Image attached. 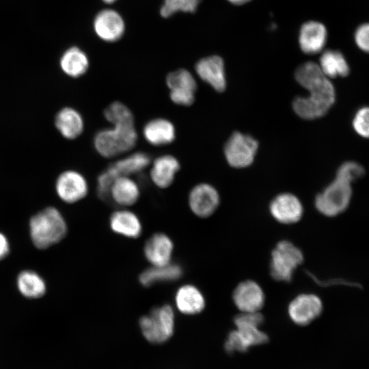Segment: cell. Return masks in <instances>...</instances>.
<instances>
[{"mask_svg":"<svg viewBox=\"0 0 369 369\" xmlns=\"http://www.w3.org/2000/svg\"><path fill=\"white\" fill-rule=\"evenodd\" d=\"M297 82L309 93L307 96L295 98L292 107L295 113L305 120L319 118L333 105L336 93L333 84L318 64L308 62L295 71Z\"/></svg>","mask_w":369,"mask_h":369,"instance_id":"obj_1","label":"cell"},{"mask_svg":"<svg viewBox=\"0 0 369 369\" xmlns=\"http://www.w3.org/2000/svg\"><path fill=\"white\" fill-rule=\"evenodd\" d=\"M67 224L55 207H47L34 215L29 221V232L33 245L46 249L61 241L67 232Z\"/></svg>","mask_w":369,"mask_h":369,"instance_id":"obj_2","label":"cell"},{"mask_svg":"<svg viewBox=\"0 0 369 369\" xmlns=\"http://www.w3.org/2000/svg\"><path fill=\"white\" fill-rule=\"evenodd\" d=\"M137 139L135 125H116L97 131L93 139V145L98 154L110 159L131 150Z\"/></svg>","mask_w":369,"mask_h":369,"instance_id":"obj_3","label":"cell"},{"mask_svg":"<svg viewBox=\"0 0 369 369\" xmlns=\"http://www.w3.org/2000/svg\"><path fill=\"white\" fill-rule=\"evenodd\" d=\"M139 325L142 335L152 344H162L174 334L175 314L172 307L165 304L152 309L141 316Z\"/></svg>","mask_w":369,"mask_h":369,"instance_id":"obj_4","label":"cell"},{"mask_svg":"<svg viewBox=\"0 0 369 369\" xmlns=\"http://www.w3.org/2000/svg\"><path fill=\"white\" fill-rule=\"evenodd\" d=\"M351 183L336 177L317 195L314 204L317 210L327 217H335L349 206L352 197Z\"/></svg>","mask_w":369,"mask_h":369,"instance_id":"obj_5","label":"cell"},{"mask_svg":"<svg viewBox=\"0 0 369 369\" xmlns=\"http://www.w3.org/2000/svg\"><path fill=\"white\" fill-rule=\"evenodd\" d=\"M303 261V254L297 246L289 241H281L271 252L270 274L277 281L290 282Z\"/></svg>","mask_w":369,"mask_h":369,"instance_id":"obj_6","label":"cell"},{"mask_svg":"<svg viewBox=\"0 0 369 369\" xmlns=\"http://www.w3.org/2000/svg\"><path fill=\"white\" fill-rule=\"evenodd\" d=\"M236 329L230 331L224 344L228 353L245 352L251 346L267 342V335L259 329L260 324L249 319L235 318Z\"/></svg>","mask_w":369,"mask_h":369,"instance_id":"obj_7","label":"cell"},{"mask_svg":"<svg viewBox=\"0 0 369 369\" xmlns=\"http://www.w3.org/2000/svg\"><path fill=\"white\" fill-rule=\"evenodd\" d=\"M258 147V141L250 135L234 132L225 144V156L234 167H247L254 161Z\"/></svg>","mask_w":369,"mask_h":369,"instance_id":"obj_8","label":"cell"},{"mask_svg":"<svg viewBox=\"0 0 369 369\" xmlns=\"http://www.w3.org/2000/svg\"><path fill=\"white\" fill-rule=\"evenodd\" d=\"M165 81L173 103L180 106H190L193 103L197 83L189 71L186 69L173 71L167 74Z\"/></svg>","mask_w":369,"mask_h":369,"instance_id":"obj_9","label":"cell"},{"mask_svg":"<svg viewBox=\"0 0 369 369\" xmlns=\"http://www.w3.org/2000/svg\"><path fill=\"white\" fill-rule=\"evenodd\" d=\"M323 303L318 296L312 293L297 295L288 306L290 319L296 325L305 326L318 317L323 312Z\"/></svg>","mask_w":369,"mask_h":369,"instance_id":"obj_10","label":"cell"},{"mask_svg":"<svg viewBox=\"0 0 369 369\" xmlns=\"http://www.w3.org/2000/svg\"><path fill=\"white\" fill-rule=\"evenodd\" d=\"M55 190L63 202L72 204L87 196L89 185L82 174L75 170H66L57 178Z\"/></svg>","mask_w":369,"mask_h":369,"instance_id":"obj_11","label":"cell"},{"mask_svg":"<svg viewBox=\"0 0 369 369\" xmlns=\"http://www.w3.org/2000/svg\"><path fill=\"white\" fill-rule=\"evenodd\" d=\"M188 203L192 213L201 218L213 215L219 204L217 191L207 183H200L192 188Z\"/></svg>","mask_w":369,"mask_h":369,"instance_id":"obj_12","label":"cell"},{"mask_svg":"<svg viewBox=\"0 0 369 369\" xmlns=\"http://www.w3.org/2000/svg\"><path fill=\"white\" fill-rule=\"evenodd\" d=\"M235 306L241 312H258L264 305V293L261 286L253 280L238 284L232 293Z\"/></svg>","mask_w":369,"mask_h":369,"instance_id":"obj_13","label":"cell"},{"mask_svg":"<svg viewBox=\"0 0 369 369\" xmlns=\"http://www.w3.org/2000/svg\"><path fill=\"white\" fill-rule=\"evenodd\" d=\"M269 212L273 219L283 224H292L299 221L303 208L297 196L289 193L277 195L269 204Z\"/></svg>","mask_w":369,"mask_h":369,"instance_id":"obj_14","label":"cell"},{"mask_svg":"<svg viewBox=\"0 0 369 369\" xmlns=\"http://www.w3.org/2000/svg\"><path fill=\"white\" fill-rule=\"evenodd\" d=\"M174 243L169 236L162 232L152 234L146 242L144 254L152 266H164L171 263Z\"/></svg>","mask_w":369,"mask_h":369,"instance_id":"obj_15","label":"cell"},{"mask_svg":"<svg viewBox=\"0 0 369 369\" xmlns=\"http://www.w3.org/2000/svg\"><path fill=\"white\" fill-rule=\"evenodd\" d=\"M180 168V162L174 155L166 154L159 156L152 163L150 180L157 187L166 189L174 182Z\"/></svg>","mask_w":369,"mask_h":369,"instance_id":"obj_16","label":"cell"},{"mask_svg":"<svg viewBox=\"0 0 369 369\" xmlns=\"http://www.w3.org/2000/svg\"><path fill=\"white\" fill-rule=\"evenodd\" d=\"M195 71L202 80L216 91L221 92L226 89L224 64L220 57L213 55L200 59L196 64Z\"/></svg>","mask_w":369,"mask_h":369,"instance_id":"obj_17","label":"cell"},{"mask_svg":"<svg viewBox=\"0 0 369 369\" xmlns=\"http://www.w3.org/2000/svg\"><path fill=\"white\" fill-rule=\"evenodd\" d=\"M327 39L325 26L318 21H308L300 29L299 42L301 49L306 54L314 55L324 48Z\"/></svg>","mask_w":369,"mask_h":369,"instance_id":"obj_18","label":"cell"},{"mask_svg":"<svg viewBox=\"0 0 369 369\" xmlns=\"http://www.w3.org/2000/svg\"><path fill=\"white\" fill-rule=\"evenodd\" d=\"M142 132L146 141L154 146L170 144L176 137L174 124L164 118L149 120L144 125Z\"/></svg>","mask_w":369,"mask_h":369,"instance_id":"obj_19","label":"cell"},{"mask_svg":"<svg viewBox=\"0 0 369 369\" xmlns=\"http://www.w3.org/2000/svg\"><path fill=\"white\" fill-rule=\"evenodd\" d=\"M139 197V187L131 176L116 178L110 189L109 200L122 208L135 204Z\"/></svg>","mask_w":369,"mask_h":369,"instance_id":"obj_20","label":"cell"},{"mask_svg":"<svg viewBox=\"0 0 369 369\" xmlns=\"http://www.w3.org/2000/svg\"><path fill=\"white\" fill-rule=\"evenodd\" d=\"M109 226L115 234L129 238H138L143 230L138 216L133 211L125 208L112 213L109 217Z\"/></svg>","mask_w":369,"mask_h":369,"instance_id":"obj_21","label":"cell"},{"mask_svg":"<svg viewBox=\"0 0 369 369\" xmlns=\"http://www.w3.org/2000/svg\"><path fill=\"white\" fill-rule=\"evenodd\" d=\"M94 25L97 35L106 41H115L122 36L124 31L122 17L112 10H105L98 13Z\"/></svg>","mask_w":369,"mask_h":369,"instance_id":"obj_22","label":"cell"},{"mask_svg":"<svg viewBox=\"0 0 369 369\" xmlns=\"http://www.w3.org/2000/svg\"><path fill=\"white\" fill-rule=\"evenodd\" d=\"M174 300L178 310L186 315L197 314L206 305L202 292L192 284L181 286L176 292Z\"/></svg>","mask_w":369,"mask_h":369,"instance_id":"obj_23","label":"cell"},{"mask_svg":"<svg viewBox=\"0 0 369 369\" xmlns=\"http://www.w3.org/2000/svg\"><path fill=\"white\" fill-rule=\"evenodd\" d=\"M55 124L61 135L68 139L79 137L85 126L81 114L72 107L60 109L55 116Z\"/></svg>","mask_w":369,"mask_h":369,"instance_id":"obj_24","label":"cell"},{"mask_svg":"<svg viewBox=\"0 0 369 369\" xmlns=\"http://www.w3.org/2000/svg\"><path fill=\"white\" fill-rule=\"evenodd\" d=\"M151 163L150 155L136 152L114 161L107 168L115 178L131 176L144 170Z\"/></svg>","mask_w":369,"mask_h":369,"instance_id":"obj_25","label":"cell"},{"mask_svg":"<svg viewBox=\"0 0 369 369\" xmlns=\"http://www.w3.org/2000/svg\"><path fill=\"white\" fill-rule=\"evenodd\" d=\"M183 270L180 265L169 263L164 266H152L144 270L139 277L140 284L149 287L156 283L174 282L181 277Z\"/></svg>","mask_w":369,"mask_h":369,"instance_id":"obj_26","label":"cell"},{"mask_svg":"<svg viewBox=\"0 0 369 369\" xmlns=\"http://www.w3.org/2000/svg\"><path fill=\"white\" fill-rule=\"evenodd\" d=\"M318 65L328 78L344 77L350 72L345 57L338 50L329 49L324 51L320 55Z\"/></svg>","mask_w":369,"mask_h":369,"instance_id":"obj_27","label":"cell"},{"mask_svg":"<svg viewBox=\"0 0 369 369\" xmlns=\"http://www.w3.org/2000/svg\"><path fill=\"white\" fill-rule=\"evenodd\" d=\"M60 66L66 74L77 78L84 74L87 70L89 60L81 50L77 47H72L62 56Z\"/></svg>","mask_w":369,"mask_h":369,"instance_id":"obj_28","label":"cell"},{"mask_svg":"<svg viewBox=\"0 0 369 369\" xmlns=\"http://www.w3.org/2000/svg\"><path fill=\"white\" fill-rule=\"evenodd\" d=\"M17 287L21 295L29 299L40 298L46 290L44 280L37 273L30 270L18 274Z\"/></svg>","mask_w":369,"mask_h":369,"instance_id":"obj_29","label":"cell"},{"mask_svg":"<svg viewBox=\"0 0 369 369\" xmlns=\"http://www.w3.org/2000/svg\"><path fill=\"white\" fill-rule=\"evenodd\" d=\"M104 117L111 126L135 125V118L131 110L124 103L114 101L104 110Z\"/></svg>","mask_w":369,"mask_h":369,"instance_id":"obj_30","label":"cell"},{"mask_svg":"<svg viewBox=\"0 0 369 369\" xmlns=\"http://www.w3.org/2000/svg\"><path fill=\"white\" fill-rule=\"evenodd\" d=\"M200 1V0H165L160 12L163 17L170 16L179 11L193 12Z\"/></svg>","mask_w":369,"mask_h":369,"instance_id":"obj_31","label":"cell"},{"mask_svg":"<svg viewBox=\"0 0 369 369\" xmlns=\"http://www.w3.org/2000/svg\"><path fill=\"white\" fill-rule=\"evenodd\" d=\"M364 168L355 161H347L342 164L336 172V177L351 183L364 175Z\"/></svg>","mask_w":369,"mask_h":369,"instance_id":"obj_32","label":"cell"},{"mask_svg":"<svg viewBox=\"0 0 369 369\" xmlns=\"http://www.w3.org/2000/svg\"><path fill=\"white\" fill-rule=\"evenodd\" d=\"M353 127L359 135L369 138V107L357 111L353 119Z\"/></svg>","mask_w":369,"mask_h":369,"instance_id":"obj_33","label":"cell"},{"mask_svg":"<svg viewBox=\"0 0 369 369\" xmlns=\"http://www.w3.org/2000/svg\"><path fill=\"white\" fill-rule=\"evenodd\" d=\"M116 178L107 169L101 172L97 178L96 193L98 197L104 201L109 200L111 185Z\"/></svg>","mask_w":369,"mask_h":369,"instance_id":"obj_34","label":"cell"},{"mask_svg":"<svg viewBox=\"0 0 369 369\" xmlns=\"http://www.w3.org/2000/svg\"><path fill=\"white\" fill-rule=\"evenodd\" d=\"M354 40L360 50L369 53V23H362L357 27Z\"/></svg>","mask_w":369,"mask_h":369,"instance_id":"obj_35","label":"cell"},{"mask_svg":"<svg viewBox=\"0 0 369 369\" xmlns=\"http://www.w3.org/2000/svg\"><path fill=\"white\" fill-rule=\"evenodd\" d=\"M10 251V245L5 236L0 232V260L5 258Z\"/></svg>","mask_w":369,"mask_h":369,"instance_id":"obj_36","label":"cell"},{"mask_svg":"<svg viewBox=\"0 0 369 369\" xmlns=\"http://www.w3.org/2000/svg\"><path fill=\"white\" fill-rule=\"evenodd\" d=\"M228 1L235 5H241V4L247 3V1L250 0H228Z\"/></svg>","mask_w":369,"mask_h":369,"instance_id":"obj_37","label":"cell"},{"mask_svg":"<svg viewBox=\"0 0 369 369\" xmlns=\"http://www.w3.org/2000/svg\"><path fill=\"white\" fill-rule=\"evenodd\" d=\"M103 1L107 3H111L115 1V0H103Z\"/></svg>","mask_w":369,"mask_h":369,"instance_id":"obj_38","label":"cell"}]
</instances>
